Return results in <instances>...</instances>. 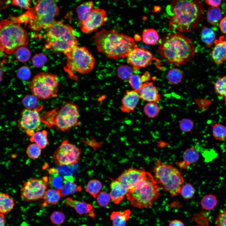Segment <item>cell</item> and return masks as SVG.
Wrapping results in <instances>:
<instances>
[{"label": "cell", "mask_w": 226, "mask_h": 226, "mask_svg": "<svg viewBox=\"0 0 226 226\" xmlns=\"http://www.w3.org/2000/svg\"><path fill=\"white\" fill-rule=\"evenodd\" d=\"M47 60L46 56L42 53L35 55L32 59V62L33 66L37 68L42 67L46 63Z\"/></svg>", "instance_id": "cell-47"}, {"label": "cell", "mask_w": 226, "mask_h": 226, "mask_svg": "<svg viewBox=\"0 0 226 226\" xmlns=\"http://www.w3.org/2000/svg\"><path fill=\"white\" fill-rule=\"evenodd\" d=\"M22 102L26 108L33 109L37 104L38 98L33 94L28 95L23 98Z\"/></svg>", "instance_id": "cell-44"}, {"label": "cell", "mask_w": 226, "mask_h": 226, "mask_svg": "<svg viewBox=\"0 0 226 226\" xmlns=\"http://www.w3.org/2000/svg\"></svg>", "instance_id": "cell-62"}, {"label": "cell", "mask_w": 226, "mask_h": 226, "mask_svg": "<svg viewBox=\"0 0 226 226\" xmlns=\"http://www.w3.org/2000/svg\"><path fill=\"white\" fill-rule=\"evenodd\" d=\"M221 0H209L205 1V3L208 5L212 7H218L221 3Z\"/></svg>", "instance_id": "cell-54"}, {"label": "cell", "mask_w": 226, "mask_h": 226, "mask_svg": "<svg viewBox=\"0 0 226 226\" xmlns=\"http://www.w3.org/2000/svg\"><path fill=\"white\" fill-rule=\"evenodd\" d=\"M146 172L143 169L129 168L124 171L116 180L129 190L141 180Z\"/></svg>", "instance_id": "cell-17"}, {"label": "cell", "mask_w": 226, "mask_h": 226, "mask_svg": "<svg viewBox=\"0 0 226 226\" xmlns=\"http://www.w3.org/2000/svg\"><path fill=\"white\" fill-rule=\"evenodd\" d=\"M140 99L137 90L126 91L121 100V111L127 113L133 112Z\"/></svg>", "instance_id": "cell-19"}, {"label": "cell", "mask_w": 226, "mask_h": 226, "mask_svg": "<svg viewBox=\"0 0 226 226\" xmlns=\"http://www.w3.org/2000/svg\"><path fill=\"white\" fill-rule=\"evenodd\" d=\"M194 122L191 119L187 118L182 119L179 124V127L181 130L184 132H188L193 129Z\"/></svg>", "instance_id": "cell-49"}, {"label": "cell", "mask_w": 226, "mask_h": 226, "mask_svg": "<svg viewBox=\"0 0 226 226\" xmlns=\"http://www.w3.org/2000/svg\"><path fill=\"white\" fill-rule=\"evenodd\" d=\"M65 55L67 59L65 70L70 75L74 73L87 74L94 67L95 59L85 47L76 46Z\"/></svg>", "instance_id": "cell-9"}, {"label": "cell", "mask_w": 226, "mask_h": 226, "mask_svg": "<svg viewBox=\"0 0 226 226\" xmlns=\"http://www.w3.org/2000/svg\"><path fill=\"white\" fill-rule=\"evenodd\" d=\"M49 174L48 185L52 188L59 190L61 189L65 182L64 178L61 176L57 170L50 168L48 170Z\"/></svg>", "instance_id": "cell-23"}, {"label": "cell", "mask_w": 226, "mask_h": 226, "mask_svg": "<svg viewBox=\"0 0 226 226\" xmlns=\"http://www.w3.org/2000/svg\"><path fill=\"white\" fill-rule=\"evenodd\" d=\"M110 186L111 199L115 203L119 204L124 199L128 190L117 180L112 181Z\"/></svg>", "instance_id": "cell-22"}, {"label": "cell", "mask_w": 226, "mask_h": 226, "mask_svg": "<svg viewBox=\"0 0 226 226\" xmlns=\"http://www.w3.org/2000/svg\"><path fill=\"white\" fill-rule=\"evenodd\" d=\"M215 226H226V208L217 216L215 222Z\"/></svg>", "instance_id": "cell-52"}, {"label": "cell", "mask_w": 226, "mask_h": 226, "mask_svg": "<svg viewBox=\"0 0 226 226\" xmlns=\"http://www.w3.org/2000/svg\"><path fill=\"white\" fill-rule=\"evenodd\" d=\"M94 3L92 1L84 2L76 8L78 24L81 28L83 21L87 18L93 8Z\"/></svg>", "instance_id": "cell-25"}, {"label": "cell", "mask_w": 226, "mask_h": 226, "mask_svg": "<svg viewBox=\"0 0 226 226\" xmlns=\"http://www.w3.org/2000/svg\"><path fill=\"white\" fill-rule=\"evenodd\" d=\"M195 192V188L193 186L188 183L183 185L181 189L180 194L184 199L188 200L193 197Z\"/></svg>", "instance_id": "cell-42"}, {"label": "cell", "mask_w": 226, "mask_h": 226, "mask_svg": "<svg viewBox=\"0 0 226 226\" xmlns=\"http://www.w3.org/2000/svg\"><path fill=\"white\" fill-rule=\"evenodd\" d=\"M212 52V57L217 64H222L226 61V38L221 36L216 40Z\"/></svg>", "instance_id": "cell-20"}, {"label": "cell", "mask_w": 226, "mask_h": 226, "mask_svg": "<svg viewBox=\"0 0 226 226\" xmlns=\"http://www.w3.org/2000/svg\"><path fill=\"white\" fill-rule=\"evenodd\" d=\"M108 19L106 11L98 8H93L82 23L81 31L89 34L98 30Z\"/></svg>", "instance_id": "cell-16"}, {"label": "cell", "mask_w": 226, "mask_h": 226, "mask_svg": "<svg viewBox=\"0 0 226 226\" xmlns=\"http://www.w3.org/2000/svg\"><path fill=\"white\" fill-rule=\"evenodd\" d=\"M169 30L179 32L193 31L198 27L204 11L200 0L172 1L166 8Z\"/></svg>", "instance_id": "cell-1"}, {"label": "cell", "mask_w": 226, "mask_h": 226, "mask_svg": "<svg viewBox=\"0 0 226 226\" xmlns=\"http://www.w3.org/2000/svg\"><path fill=\"white\" fill-rule=\"evenodd\" d=\"M31 1L30 0H13L12 1L13 5L25 9L30 10V5Z\"/></svg>", "instance_id": "cell-51"}, {"label": "cell", "mask_w": 226, "mask_h": 226, "mask_svg": "<svg viewBox=\"0 0 226 226\" xmlns=\"http://www.w3.org/2000/svg\"><path fill=\"white\" fill-rule=\"evenodd\" d=\"M207 19L208 22L212 24H215L220 22L222 18L221 9L218 7H209L207 10Z\"/></svg>", "instance_id": "cell-28"}, {"label": "cell", "mask_w": 226, "mask_h": 226, "mask_svg": "<svg viewBox=\"0 0 226 226\" xmlns=\"http://www.w3.org/2000/svg\"><path fill=\"white\" fill-rule=\"evenodd\" d=\"M219 23V26L221 31L226 34V16L222 18Z\"/></svg>", "instance_id": "cell-53"}, {"label": "cell", "mask_w": 226, "mask_h": 226, "mask_svg": "<svg viewBox=\"0 0 226 226\" xmlns=\"http://www.w3.org/2000/svg\"><path fill=\"white\" fill-rule=\"evenodd\" d=\"M61 198L58 190L52 188L46 190L42 199L44 204L54 205L58 203Z\"/></svg>", "instance_id": "cell-30"}, {"label": "cell", "mask_w": 226, "mask_h": 226, "mask_svg": "<svg viewBox=\"0 0 226 226\" xmlns=\"http://www.w3.org/2000/svg\"><path fill=\"white\" fill-rule=\"evenodd\" d=\"M168 226H185V225L181 220L175 219L170 221Z\"/></svg>", "instance_id": "cell-56"}, {"label": "cell", "mask_w": 226, "mask_h": 226, "mask_svg": "<svg viewBox=\"0 0 226 226\" xmlns=\"http://www.w3.org/2000/svg\"><path fill=\"white\" fill-rule=\"evenodd\" d=\"M196 226H202L200 225H197Z\"/></svg>", "instance_id": "cell-61"}, {"label": "cell", "mask_w": 226, "mask_h": 226, "mask_svg": "<svg viewBox=\"0 0 226 226\" xmlns=\"http://www.w3.org/2000/svg\"><path fill=\"white\" fill-rule=\"evenodd\" d=\"M29 88L38 99L46 100L57 96L58 82L57 76L46 72L39 73L30 81Z\"/></svg>", "instance_id": "cell-10"}, {"label": "cell", "mask_w": 226, "mask_h": 226, "mask_svg": "<svg viewBox=\"0 0 226 226\" xmlns=\"http://www.w3.org/2000/svg\"><path fill=\"white\" fill-rule=\"evenodd\" d=\"M29 39L20 24L8 18L0 22V45L2 51L12 54L19 48L25 46Z\"/></svg>", "instance_id": "cell-7"}, {"label": "cell", "mask_w": 226, "mask_h": 226, "mask_svg": "<svg viewBox=\"0 0 226 226\" xmlns=\"http://www.w3.org/2000/svg\"><path fill=\"white\" fill-rule=\"evenodd\" d=\"M153 172L157 182L168 192L171 197L180 194L184 184L183 178L180 172L172 165L157 160Z\"/></svg>", "instance_id": "cell-8"}, {"label": "cell", "mask_w": 226, "mask_h": 226, "mask_svg": "<svg viewBox=\"0 0 226 226\" xmlns=\"http://www.w3.org/2000/svg\"><path fill=\"white\" fill-rule=\"evenodd\" d=\"M129 81L133 90L137 91L143 83L141 75L137 74H133L129 79Z\"/></svg>", "instance_id": "cell-45"}, {"label": "cell", "mask_w": 226, "mask_h": 226, "mask_svg": "<svg viewBox=\"0 0 226 226\" xmlns=\"http://www.w3.org/2000/svg\"><path fill=\"white\" fill-rule=\"evenodd\" d=\"M215 37V33L212 29L207 27L202 28L201 32V39L207 47H209L214 43Z\"/></svg>", "instance_id": "cell-34"}, {"label": "cell", "mask_w": 226, "mask_h": 226, "mask_svg": "<svg viewBox=\"0 0 226 226\" xmlns=\"http://www.w3.org/2000/svg\"><path fill=\"white\" fill-rule=\"evenodd\" d=\"M41 148L36 144L32 143L28 147L26 153L30 159H37L41 155Z\"/></svg>", "instance_id": "cell-43"}, {"label": "cell", "mask_w": 226, "mask_h": 226, "mask_svg": "<svg viewBox=\"0 0 226 226\" xmlns=\"http://www.w3.org/2000/svg\"><path fill=\"white\" fill-rule=\"evenodd\" d=\"M14 52L15 58L17 60L21 62H26L29 60L31 56L30 50L25 46L18 48Z\"/></svg>", "instance_id": "cell-40"}, {"label": "cell", "mask_w": 226, "mask_h": 226, "mask_svg": "<svg viewBox=\"0 0 226 226\" xmlns=\"http://www.w3.org/2000/svg\"><path fill=\"white\" fill-rule=\"evenodd\" d=\"M7 62L5 59L0 61V83L2 81L4 73V65Z\"/></svg>", "instance_id": "cell-55"}, {"label": "cell", "mask_w": 226, "mask_h": 226, "mask_svg": "<svg viewBox=\"0 0 226 226\" xmlns=\"http://www.w3.org/2000/svg\"><path fill=\"white\" fill-rule=\"evenodd\" d=\"M6 220L4 214L0 213V226H5Z\"/></svg>", "instance_id": "cell-59"}, {"label": "cell", "mask_w": 226, "mask_h": 226, "mask_svg": "<svg viewBox=\"0 0 226 226\" xmlns=\"http://www.w3.org/2000/svg\"><path fill=\"white\" fill-rule=\"evenodd\" d=\"M9 1H1L0 0V11L6 8L8 5Z\"/></svg>", "instance_id": "cell-58"}, {"label": "cell", "mask_w": 226, "mask_h": 226, "mask_svg": "<svg viewBox=\"0 0 226 226\" xmlns=\"http://www.w3.org/2000/svg\"><path fill=\"white\" fill-rule=\"evenodd\" d=\"M214 89L217 94L223 98L226 103V75L218 78L214 83Z\"/></svg>", "instance_id": "cell-36"}, {"label": "cell", "mask_w": 226, "mask_h": 226, "mask_svg": "<svg viewBox=\"0 0 226 226\" xmlns=\"http://www.w3.org/2000/svg\"><path fill=\"white\" fill-rule=\"evenodd\" d=\"M141 77L143 83H146L150 80V74L149 72L146 71L141 75Z\"/></svg>", "instance_id": "cell-57"}, {"label": "cell", "mask_w": 226, "mask_h": 226, "mask_svg": "<svg viewBox=\"0 0 226 226\" xmlns=\"http://www.w3.org/2000/svg\"><path fill=\"white\" fill-rule=\"evenodd\" d=\"M65 203L68 206L73 208L76 212L79 215L89 213V215L91 217L94 216L93 207L90 204H88L84 201L75 200L70 197L67 198L65 200Z\"/></svg>", "instance_id": "cell-21"}, {"label": "cell", "mask_w": 226, "mask_h": 226, "mask_svg": "<svg viewBox=\"0 0 226 226\" xmlns=\"http://www.w3.org/2000/svg\"><path fill=\"white\" fill-rule=\"evenodd\" d=\"M160 195L156 179L151 174L147 172L141 180L133 187L128 190L126 196L132 206L143 209L151 206Z\"/></svg>", "instance_id": "cell-6"}, {"label": "cell", "mask_w": 226, "mask_h": 226, "mask_svg": "<svg viewBox=\"0 0 226 226\" xmlns=\"http://www.w3.org/2000/svg\"><path fill=\"white\" fill-rule=\"evenodd\" d=\"M167 77L168 81L171 84L175 85L182 81L183 74L182 71L180 69L173 68L169 70Z\"/></svg>", "instance_id": "cell-33"}, {"label": "cell", "mask_w": 226, "mask_h": 226, "mask_svg": "<svg viewBox=\"0 0 226 226\" xmlns=\"http://www.w3.org/2000/svg\"><path fill=\"white\" fill-rule=\"evenodd\" d=\"M212 134L217 140L223 141L226 138V127L219 123L212 126Z\"/></svg>", "instance_id": "cell-39"}, {"label": "cell", "mask_w": 226, "mask_h": 226, "mask_svg": "<svg viewBox=\"0 0 226 226\" xmlns=\"http://www.w3.org/2000/svg\"><path fill=\"white\" fill-rule=\"evenodd\" d=\"M45 47L64 54L77 46L76 32L71 26L54 21L46 29Z\"/></svg>", "instance_id": "cell-5"}, {"label": "cell", "mask_w": 226, "mask_h": 226, "mask_svg": "<svg viewBox=\"0 0 226 226\" xmlns=\"http://www.w3.org/2000/svg\"><path fill=\"white\" fill-rule=\"evenodd\" d=\"M42 109L41 106L33 109L25 108L21 112L18 126L28 136H32L35 131L40 128L42 121L39 112Z\"/></svg>", "instance_id": "cell-14"}, {"label": "cell", "mask_w": 226, "mask_h": 226, "mask_svg": "<svg viewBox=\"0 0 226 226\" xmlns=\"http://www.w3.org/2000/svg\"><path fill=\"white\" fill-rule=\"evenodd\" d=\"M142 40L146 44L154 45L159 40V35L157 31L153 29L145 30L142 35Z\"/></svg>", "instance_id": "cell-31"}, {"label": "cell", "mask_w": 226, "mask_h": 226, "mask_svg": "<svg viewBox=\"0 0 226 226\" xmlns=\"http://www.w3.org/2000/svg\"><path fill=\"white\" fill-rule=\"evenodd\" d=\"M131 211L126 210L122 213L119 211H114L110 216L112 221L113 226H125L126 221L129 219Z\"/></svg>", "instance_id": "cell-26"}, {"label": "cell", "mask_w": 226, "mask_h": 226, "mask_svg": "<svg viewBox=\"0 0 226 226\" xmlns=\"http://www.w3.org/2000/svg\"><path fill=\"white\" fill-rule=\"evenodd\" d=\"M102 187L101 183L97 180H92L88 183L85 190L94 198H96Z\"/></svg>", "instance_id": "cell-35"}, {"label": "cell", "mask_w": 226, "mask_h": 226, "mask_svg": "<svg viewBox=\"0 0 226 226\" xmlns=\"http://www.w3.org/2000/svg\"><path fill=\"white\" fill-rule=\"evenodd\" d=\"M93 39L98 51L110 59L124 58L137 47L133 38L113 30L103 29L94 34Z\"/></svg>", "instance_id": "cell-3"}, {"label": "cell", "mask_w": 226, "mask_h": 226, "mask_svg": "<svg viewBox=\"0 0 226 226\" xmlns=\"http://www.w3.org/2000/svg\"><path fill=\"white\" fill-rule=\"evenodd\" d=\"M140 99L148 102H158L161 96L153 82L143 83L137 90Z\"/></svg>", "instance_id": "cell-18"}, {"label": "cell", "mask_w": 226, "mask_h": 226, "mask_svg": "<svg viewBox=\"0 0 226 226\" xmlns=\"http://www.w3.org/2000/svg\"><path fill=\"white\" fill-rule=\"evenodd\" d=\"M82 190L81 187L78 186L73 181L66 180L62 188L58 191L61 198H62L69 195L80 191Z\"/></svg>", "instance_id": "cell-27"}, {"label": "cell", "mask_w": 226, "mask_h": 226, "mask_svg": "<svg viewBox=\"0 0 226 226\" xmlns=\"http://www.w3.org/2000/svg\"><path fill=\"white\" fill-rule=\"evenodd\" d=\"M158 51L166 63L179 66L193 59L195 49L191 39L178 32L164 37L159 43Z\"/></svg>", "instance_id": "cell-2"}, {"label": "cell", "mask_w": 226, "mask_h": 226, "mask_svg": "<svg viewBox=\"0 0 226 226\" xmlns=\"http://www.w3.org/2000/svg\"><path fill=\"white\" fill-rule=\"evenodd\" d=\"M217 203L216 196L211 194L204 196L202 198L200 202L202 208L207 211L213 209L217 206Z\"/></svg>", "instance_id": "cell-32"}, {"label": "cell", "mask_w": 226, "mask_h": 226, "mask_svg": "<svg viewBox=\"0 0 226 226\" xmlns=\"http://www.w3.org/2000/svg\"><path fill=\"white\" fill-rule=\"evenodd\" d=\"M55 113L49 125L54 126L58 130L67 131L78 124L79 110L73 103L65 104Z\"/></svg>", "instance_id": "cell-11"}, {"label": "cell", "mask_w": 226, "mask_h": 226, "mask_svg": "<svg viewBox=\"0 0 226 226\" xmlns=\"http://www.w3.org/2000/svg\"><path fill=\"white\" fill-rule=\"evenodd\" d=\"M81 154L80 148L68 141H63L54 153L55 163L61 166L70 165L77 163Z\"/></svg>", "instance_id": "cell-13"}, {"label": "cell", "mask_w": 226, "mask_h": 226, "mask_svg": "<svg viewBox=\"0 0 226 226\" xmlns=\"http://www.w3.org/2000/svg\"><path fill=\"white\" fill-rule=\"evenodd\" d=\"M183 162L185 164L188 165L195 163L198 160L199 155L198 152L194 148L187 149L183 154Z\"/></svg>", "instance_id": "cell-38"}, {"label": "cell", "mask_w": 226, "mask_h": 226, "mask_svg": "<svg viewBox=\"0 0 226 226\" xmlns=\"http://www.w3.org/2000/svg\"><path fill=\"white\" fill-rule=\"evenodd\" d=\"M96 198L98 204L102 207L107 206L111 200L110 194L104 191L100 192Z\"/></svg>", "instance_id": "cell-48"}, {"label": "cell", "mask_w": 226, "mask_h": 226, "mask_svg": "<svg viewBox=\"0 0 226 226\" xmlns=\"http://www.w3.org/2000/svg\"><path fill=\"white\" fill-rule=\"evenodd\" d=\"M128 63L135 71H138L148 66L154 60L160 66V62L154 57L149 51L137 47L132 51L126 57Z\"/></svg>", "instance_id": "cell-15"}, {"label": "cell", "mask_w": 226, "mask_h": 226, "mask_svg": "<svg viewBox=\"0 0 226 226\" xmlns=\"http://www.w3.org/2000/svg\"><path fill=\"white\" fill-rule=\"evenodd\" d=\"M50 219L53 224L56 225H61L64 222L65 216L62 212L55 211L51 215Z\"/></svg>", "instance_id": "cell-46"}, {"label": "cell", "mask_w": 226, "mask_h": 226, "mask_svg": "<svg viewBox=\"0 0 226 226\" xmlns=\"http://www.w3.org/2000/svg\"><path fill=\"white\" fill-rule=\"evenodd\" d=\"M47 134V132L45 130L36 132L31 137L30 140L35 143L41 149L44 148L49 143Z\"/></svg>", "instance_id": "cell-29"}, {"label": "cell", "mask_w": 226, "mask_h": 226, "mask_svg": "<svg viewBox=\"0 0 226 226\" xmlns=\"http://www.w3.org/2000/svg\"><path fill=\"white\" fill-rule=\"evenodd\" d=\"M57 3L55 0H37L34 3V7L23 14L10 18L19 24H28L30 28L34 31L46 29L59 14Z\"/></svg>", "instance_id": "cell-4"}, {"label": "cell", "mask_w": 226, "mask_h": 226, "mask_svg": "<svg viewBox=\"0 0 226 226\" xmlns=\"http://www.w3.org/2000/svg\"><path fill=\"white\" fill-rule=\"evenodd\" d=\"M31 71L29 68L26 66H23L18 70L17 76L18 78L22 80H27L31 76Z\"/></svg>", "instance_id": "cell-50"}, {"label": "cell", "mask_w": 226, "mask_h": 226, "mask_svg": "<svg viewBox=\"0 0 226 226\" xmlns=\"http://www.w3.org/2000/svg\"><path fill=\"white\" fill-rule=\"evenodd\" d=\"M156 103L148 102L144 106L143 112L148 118H153L156 117L159 113L160 109Z\"/></svg>", "instance_id": "cell-37"}, {"label": "cell", "mask_w": 226, "mask_h": 226, "mask_svg": "<svg viewBox=\"0 0 226 226\" xmlns=\"http://www.w3.org/2000/svg\"><path fill=\"white\" fill-rule=\"evenodd\" d=\"M117 73L119 79L124 81L129 80L133 74L132 69L126 65H122L118 67L117 70Z\"/></svg>", "instance_id": "cell-41"}, {"label": "cell", "mask_w": 226, "mask_h": 226, "mask_svg": "<svg viewBox=\"0 0 226 226\" xmlns=\"http://www.w3.org/2000/svg\"><path fill=\"white\" fill-rule=\"evenodd\" d=\"M0 50H1L0 45Z\"/></svg>", "instance_id": "cell-60"}, {"label": "cell", "mask_w": 226, "mask_h": 226, "mask_svg": "<svg viewBox=\"0 0 226 226\" xmlns=\"http://www.w3.org/2000/svg\"><path fill=\"white\" fill-rule=\"evenodd\" d=\"M48 178H32L24 182L20 189L22 199L29 202L42 199L47 190Z\"/></svg>", "instance_id": "cell-12"}, {"label": "cell", "mask_w": 226, "mask_h": 226, "mask_svg": "<svg viewBox=\"0 0 226 226\" xmlns=\"http://www.w3.org/2000/svg\"><path fill=\"white\" fill-rule=\"evenodd\" d=\"M15 204V200L9 194L0 193V213L8 214L13 210Z\"/></svg>", "instance_id": "cell-24"}]
</instances>
